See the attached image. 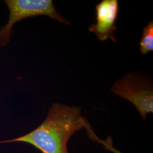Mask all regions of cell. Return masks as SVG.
Instances as JSON below:
<instances>
[{
    "label": "cell",
    "mask_w": 153,
    "mask_h": 153,
    "mask_svg": "<svg viewBox=\"0 0 153 153\" xmlns=\"http://www.w3.org/2000/svg\"><path fill=\"white\" fill-rule=\"evenodd\" d=\"M87 121L79 107L55 103L37 128L25 136L0 143L25 142L42 153H69L68 142L71 136L85 127Z\"/></svg>",
    "instance_id": "6da1fadb"
},
{
    "label": "cell",
    "mask_w": 153,
    "mask_h": 153,
    "mask_svg": "<svg viewBox=\"0 0 153 153\" xmlns=\"http://www.w3.org/2000/svg\"><path fill=\"white\" fill-rule=\"evenodd\" d=\"M9 9V19L0 30V46L9 43L13 27L16 22L33 16H45L65 25L70 22L61 16L51 0H6Z\"/></svg>",
    "instance_id": "7a4b0ae2"
},
{
    "label": "cell",
    "mask_w": 153,
    "mask_h": 153,
    "mask_svg": "<svg viewBox=\"0 0 153 153\" xmlns=\"http://www.w3.org/2000/svg\"><path fill=\"white\" fill-rule=\"evenodd\" d=\"M115 95L131 102L145 120L153 113V89L146 79L131 73L117 80L111 88Z\"/></svg>",
    "instance_id": "3957f363"
},
{
    "label": "cell",
    "mask_w": 153,
    "mask_h": 153,
    "mask_svg": "<svg viewBox=\"0 0 153 153\" xmlns=\"http://www.w3.org/2000/svg\"><path fill=\"white\" fill-rule=\"evenodd\" d=\"M97 23L90 26V32L94 33L99 40L104 41L110 39L117 42L114 32L119 11L117 0H103L95 6Z\"/></svg>",
    "instance_id": "277c9868"
},
{
    "label": "cell",
    "mask_w": 153,
    "mask_h": 153,
    "mask_svg": "<svg viewBox=\"0 0 153 153\" xmlns=\"http://www.w3.org/2000/svg\"><path fill=\"white\" fill-rule=\"evenodd\" d=\"M140 50L142 55H146L153 51V21H151L143 28L140 42Z\"/></svg>",
    "instance_id": "5b68a950"
},
{
    "label": "cell",
    "mask_w": 153,
    "mask_h": 153,
    "mask_svg": "<svg viewBox=\"0 0 153 153\" xmlns=\"http://www.w3.org/2000/svg\"><path fill=\"white\" fill-rule=\"evenodd\" d=\"M84 128L86 129L89 138L93 141L99 142L100 144H102V145H103L104 149L108 150V151H111L114 153H123L120 152L119 150L116 149L113 146V142H112V140L111 137L108 136L106 138L105 140H102L97 137L93 131L91 126H90V124L88 123V121H86V123L85 124Z\"/></svg>",
    "instance_id": "8992f818"
}]
</instances>
